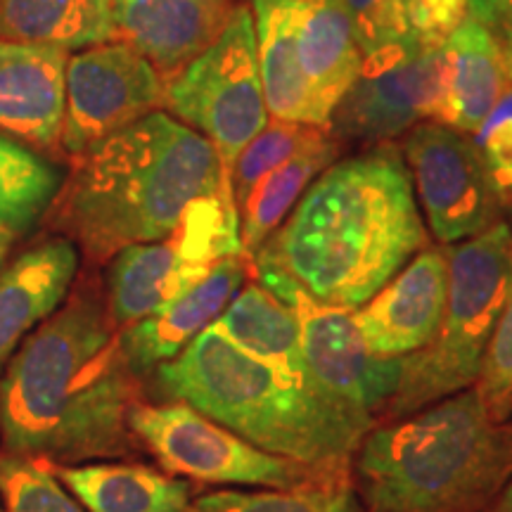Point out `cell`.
<instances>
[{
	"mask_svg": "<svg viewBox=\"0 0 512 512\" xmlns=\"http://www.w3.org/2000/svg\"><path fill=\"white\" fill-rule=\"evenodd\" d=\"M88 287L43 320L0 380V439L12 456L79 465L133 451L136 377Z\"/></svg>",
	"mask_w": 512,
	"mask_h": 512,
	"instance_id": "obj_1",
	"label": "cell"
},
{
	"mask_svg": "<svg viewBox=\"0 0 512 512\" xmlns=\"http://www.w3.org/2000/svg\"><path fill=\"white\" fill-rule=\"evenodd\" d=\"M427 247L399 145L330 164L254 254L313 299L358 309Z\"/></svg>",
	"mask_w": 512,
	"mask_h": 512,
	"instance_id": "obj_2",
	"label": "cell"
},
{
	"mask_svg": "<svg viewBox=\"0 0 512 512\" xmlns=\"http://www.w3.org/2000/svg\"><path fill=\"white\" fill-rule=\"evenodd\" d=\"M228 183L230 171L202 133L155 112L72 159L48 223L91 264H105L169 235L192 202Z\"/></svg>",
	"mask_w": 512,
	"mask_h": 512,
	"instance_id": "obj_3",
	"label": "cell"
},
{
	"mask_svg": "<svg viewBox=\"0 0 512 512\" xmlns=\"http://www.w3.org/2000/svg\"><path fill=\"white\" fill-rule=\"evenodd\" d=\"M157 384L166 396L261 451L325 477L349 463L373 427L344 413L311 384L245 354L211 325L176 358L157 366Z\"/></svg>",
	"mask_w": 512,
	"mask_h": 512,
	"instance_id": "obj_4",
	"label": "cell"
},
{
	"mask_svg": "<svg viewBox=\"0 0 512 512\" xmlns=\"http://www.w3.org/2000/svg\"><path fill=\"white\" fill-rule=\"evenodd\" d=\"M356 477L368 512H477L512 477V432L470 387L368 432Z\"/></svg>",
	"mask_w": 512,
	"mask_h": 512,
	"instance_id": "obj_5",
	"label": "cell"
},
{
	"mask_svg": "<svg viewBox=\"0 0 512 512\" xmlns=\"http://www.w3.org/2000/svg\"><path fill=\"white\" fill-rule=\"evenodd\" d=\"M448 287L437 335L401 356L399 387L389 399L392 418L465 392L479 380L486 344L512 285V230L496 223L475 238L446 245Z\"/></svg>",
	"mask_w": 512,
	"mask_h": 512,
	"instance_id": "obj_6",
	"label": "cell"
},
{
	"mask_svg": "<svg viewBox=\"0 0 512 512\" xmlns=\"http://www.w3.org/2000/svg\"><path fill=\"white\" fill-rule=\"evenodd\" d=\"M235 254H242L240 209L228 183L192 202L169 235L114 256L105 299L114 328L150 316Z\"/></svg>",
	"mask_w": 512,
	"mask_h": 512,
	"instance_id": "obj_7",
	"label": "cell"
},
{
	"mask_svg": "<svg viewBox=\"0 0 512 512\" xmlns=\"http://www.w3.org/2000/svg\"><path fill=\"white\" fill-rule=\"evenodd\" d=\"M164 112L202 133L228 171L268 124L249 5H235L219 38L166 81Z\"/></svg>",
	"mask_w": 512,
	"mask_h": 512,
	"instance_id": "obj_8",
	"label": "cell"
},
{
	"mask_svg": "<svg viewBox=\"0 0 512 512\" xmlns=\"http://www.w3.org/2000/svg\"><path fill=\"white\" fill-rule=\"evenodd\" d=\"M259 283L297 313L309 382L330 403L366 422L399 387L401 358L370 354L356 328V309L313 299L271 266H254Z\"/></svg>",
	"mask_w": 512,
	"mask_h": 512,
	"instance_id": "obj_9",
	"label": "cell"
},
{
	"mask_svg": "<svg viewBox=\"0 0 512 512\" xmlns=\"http://www.w3.org/2000/svg\"><path fill=\"white\" fill-rule=\"evenodd\" d=\"M444 43L413 38L363 53L361 69L330 117V136L342 143L382 145L422 121H437Z\"/></svg>",
	"mask_w": 512,
	"mask_h": 512,
	"instance_id": "obj_10",
	"label": "cell"
},
{
	"mask_svg": "<svg viewBox=\"0 0 512 512\" xmlns=\"http://www.w3.org/2000/svg\"><path fill=\"white\" fill-rule=\"evenodd\" d=\"M128 427L166 472L197 482L294 489L325 479V475L313 477L316 470L311 467L261 451L183 401L164 406L136 403Z\"/></svg>",
	"mask_w": 512,
	"mask_h": 512,
	"instance_id": "obj_11",
	"label": "cell"
},
{
	"mask_svg": "<svg viewBox=\"0 0 512 512\" xmlns=\"http://www.w3.org/2000/svg\"><path fill=\"white\" fill-rule=\"evenodd\" d=\"M166 79L138 50L105 41L69 55L60 152L76 159L155 112H164Z\"/></svg>",
	"mask_w": 512,
	"mask_h": 512,
	"instance_id": "obj_12",
	"label": "cell"
},
{
	"mask_svg": "<svg viewBox=\"0 0 512 512\" xmlns=\"http://www.w3.org/2000/svg\"><path fill=\"white\" fill-rule=\"evenodd\" d=\"M427 226L441 245H456L501 223V204L470 133L422 121L401 145Z\"/></svg>",
	"mask_w": 512,
	"mask_h": 512,
	"instance_id": "obj_13",
	"label": "cell"
},
{
	"mask_svg": "<svg viewBox=\"0 0 512 512\" xmlns=\"http://www.w3.org/2000/svg\"><path fill=\"white\" fill-rule=\"evenodd\" d=\"M446 249H422L413 261L354 311L370 354L401 358L427 347L446 306Z\"/></svg>",
	"mask_w": 512,
	"mask_h": 512,
	"instance_id": "obj_14",
	"label": "cell"
},
{
	"mask_svg": "<svg viewBox=\"0 0 512 512\" xmlns=\"http://www.w3.org/2000/svg\"><path fill=\"white\" fill-rule=\"evenodd\" d=\"M69 50L0 38V133L60 152Z\"/></svg>",
	"mask_w": 512,
	"mask_h": 512,
	"instance_id": "obj_15",
	"label": "cell"
},
{
	"mask_svg": "<svg viewBox=\"0 0 512 512\" xmlns=\"http://www.w3.org/2000/svg\"><path fill=\"white\" fill-rule=\"evenodd\" d=\"M230 12V0H112V41L138 50L169 81L219 38Z\"/></svg>",
	"mask_w": 512,
	"mask_h": 512,
	"instance_id": "obj_16",
	"label": "cell"
},
{
	"mask_svg": "<svg viewBox=\"0 0 512 512\" xmlns=\"http://www.w3.org/2000/svg\"><path fill=\"white\" fill-rule=\"evenodd\" d=\"M249 266L252 259L245 254L228 256L181 297L171 299L133 325H126L119 332V342L133 373L162 366L202 335L247 283Z\"/></svg>",
	"mask_w": 512,
	"mask_h": 512,
	"instance_id": "obj_17",
	"label": "cell"
},
{
	"mask_svg": "<svg viewBox=\"0 0 512 512\" xmlns=\"http://www.w3.org/2000/svg\"><path fill=\"white\" fill-rule=\"evenodd\" d=\"M76 268L79 249L60 235L27 249L0 271V373L19 344L60 309Z\"/></svg>",
	"mask_w": 512,
	"mask_h": 512,
	"instance_id": "obj_18",
	"label": "cell"
},
{
	"mask_svg": "<svg viewBox=\"0 0 512 512\" xmlns=\"http://www.w3.org/2000/svg\"><path fill=\"white\" fill-rule=\"evenodd\" d=\"M441 105L437 121L475 136L510 86L503 48L482 24L467 17L441 46Z\"/></svg>",
	"mask_w": 512,
	"mask_h": 512,
	"instance_id": "obj_19",
	"label": "cell"
},
{
	"mask_svg": "<svg viewBox=\"0 0 512 512\" xmlns=\"http://www.w3.org/2000/svg\"><path fill=\"white\" fill-rule=\"evenodd\" d=\"M256 57L266 107L273 119L328 128L297 53L294 0H252Z\"/></svg>",
	"mask_w": 512,
	"mask_h": 512,
	"instance_id": "obj_20",
	"label": "cell"
},
{
	"mask_svg": "<svg viewBox=\"0 0 512 512\" xmlns=\"http://www.w3.org/2000/svg\"><path fill=\"white\" fill-rule=\"evenodd\" d=\"M294 19L299 64L330 121L363 60L351 15L344 0H294Z\"/></svg>",
	"mask_w": 512,
	"mask_h": 512,
	"instance_id": "obj_21",
	"label": "cell"
},
{
	"mask_svg": "<svg viewBox=\"0 0 512 512\" xmlns=\"http://www.w3.org/2000/svg\"><path fill=\"white\" fill-rule=\"evenodd\" d=\"M86 512H185L192 486L136 463L60 465L41 460Z\"/></svg>",
	"mask_w": 512,
	"mask_h": 512,
	"instance_id": "obj_22",
	"label": "cell"
},
{
	"mask_svg": "<svg viewBox=\"0 0 512 512\" xmlns=\"http://www.w3.org/2000/svg\"><path fill=\"white\" fill-rule=\"evenodd\" d=\"M211 328L278 373L311 384L302 358L297 313L261 283L242 287Z\"/></svg>",
	"mask_w": 512,
	"mask_h": 512,
	"instance_id": "obj_23",
	"label": "cell"
},
{
	"mask_svg": "<svg viewBox=\"0 0 512 512\" xmlns=\"http://www.w3.org/2000/svg\"><path fill=\"white\" fill-rule=\"evenodd\" d=\"M0 38L83 50L112 41V0H0Z\"/></svg>",
	"mask_w": 512,
	"mask_h": 512,
	"instance_id": "obj_24",
	"label": "cell"
},
{
	"mask_svg": "<svg viewBox=\"0 0 512 512\" xmlns=\"http://www.w3.org/2000/svg\"><path fill=\"white\" fill-rule=\"evenodd\" d=\"M339 155V143L330 131L306 150L287 159L254 185L240 204V242L242 254L254 259L261 245L283 226L290 211L297 207L309 185L323 174Z\"/></svg>",
	"mask_w": 512,
	"mask_h": 512,
	"instance_id": "obj_25",
	"label": "cell"
},
{
	"mask_svg": "<svg viewBox=\"0 0 512 512\" xmlns=\"http://www.w3.org/2000/svg\"><path fill=\"white\" fill-rule=\"evenodd\" d=\"M62 181L55 162L0 133V230L10 238L29 233L48 214Z\"/></svg>",
	"mask_w": 512,
	"mask_h": 512,
	"instance_id": "obj_26",
	"label": "cell"
},
{
	"mask_svg": "<svg viewBox=\"0 0 512 512\" xmlns=\"http://www.w3.org/2000/svg\"><path fill=\"white\" fill-rule=\"evenodd\" d=\"M185 512H356L351 491L332 479L278 491H216L200 496Z\"/></svg>",
	"mask_w": 512,
	"mask_h": 512,
	"instance_id": "obj_27",
	"label": "cell"
},
{
	"mask_svg": "<svg viewBox=\"0 0 512 512\" xmlns=\"http://www.w3.org/2000/svg\"><path fill=\"white\" fill-rule=\"evenodd\" d=\"M325 133H328V128L271 117V121L242 147V152L230 166V188H233L238 207L245 202V197L261 178L271 174L278 166H283L287 159L299 155L306 147L323 138Z\"/></svg>",
	"mask_w": 512,
	"mask_h": 512,
	"instance_id": "obj_28",
	"label": "cell"
},
{
	"mask_svg": "<svg viewBox=\"0 0 512 512\" xmlns=\"http://www.w3.org/2000/svg\"><path fill=\"white\" fill-rule=\"evenodd\" d=\"M0 496L5 512H86L41 460L12 453L0 456Z\"/></svg>",
	"mask_w": 512,
	"mask_h": 512,
	"instance_id": "obj_29",
	"label": "cell"
},
{
	"mask_svg": "<svg viewBox=\"0 0 512 512\" xmlns=\"http://www.w3.org/2000/svg\"><path fill=\"white\" fill-rule=\"evenodd\" d=\"M477 394L482 396L486 411L496 422L512 415V285L505 299L496 328L486 344L482 373L477 380Z\"/></svg>",
	"mask_w": 512,
	"mask_h": 512,
	"instance_id": "obj_30",
	"label": "cell"
},
{
	"mask_svg": "<svg viewBox=\"0 0 512 512\" xmlns=\"http://www.w3.org/2000/svg\"><path fill=\"white\" fill-rule=\"evenodd\" d=\"M503 214L512 219V81L472 136Z\"/></svg>",
	"mask_w": 512,
	"mask_h": 512,
	"instance_id": "obj_31",
	"label": "cell"
},
{
	"mask_svg": "<svg viewBox=\"0 0 512 512\" xmlns=\"http://www.w3.org/2000/svg\"><path fill=\"white\" fill-rule=\"evenodd\" d=\"M470 19L489 31L503 48L505 60L512 55V0H467Z\"/></svg>",
	"mask_w": 512,
	"mask_h": 512,
	"instance_id": "obj_32",
	"label": "cell"
},
{
	"mask_svg": "<svg viewBox=\"0 0 512 512\" xmlns=\"http://www.w3.org/2000/svg\"><path fill=\"white\" fill-rule=\"evenodd\" d=\"M382 3L384 0H344V5H347L351 15V24H354L356 41L358 36L370 27V22H373V17L377 15V10H380Z\"/></svg>",
	"mask_w": 512,
	"mask_h": 512,
	"instance_id": "obj_33",
	"label": "cell"
},
{
	"mask_svg": "<svg viewBox=\"0 0 512 512\" xmlns=\"http://www.w3.org/2000/svg\"><path fill=\"white\" fill-rule=\"evenodd\" d=\"M494 512H512V479L503 486L501 498H498Z\"/></svg>",
	"mask_w": 512,
	"mask_h": 512,
	"instance_id": "obj_34",
	"label": "cell"
},
{
	"mask_svg": "<svg viewBox=\"0 0 512 512\" xmlns=\"http://www.w3.org/2000/svg\"><path fill=\"white\" fill-rule=\"evenodd\" d=\"M12 242H15V238H10L8 233H3V230H0V266H3L5 256H8Z\"/></svg>",
	"mask_w": 512,
	"mask_h": 512,
	"instance_id": "obj_35",
	"label": "cell"
},
{
	"mask_svg": "<svg viewBox=\"0 0 512 512\" xmlns=\"http://www.w3.org/2000/svg\"><path fill=\"white\" fill-rule=\"evenodd\" d=\"M508 74H510V81H512V55L508 57Z\"/></svg>",
	"mask_w": 512,
	"mask_h": 512,
	"instance_id": "obj_36",
	"label": "cell"
},
{
	"mask_svg": "<svg viewBox=\"0 0 512 512\" xmlns=\"http://www.w3.org/2000/svg\"><path fill=\"white\" fill-rule=\"evenodd\" d=\"M0 512H3V510H0Z\"/></svg>",
	"mask_w": 512,
	"mask_h": 512,
	"instance_id": "obj_37",
	"label": "cell"
}]
</instances>
